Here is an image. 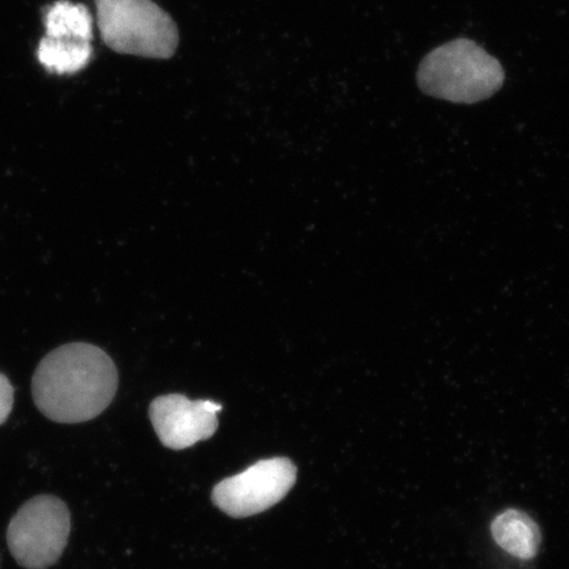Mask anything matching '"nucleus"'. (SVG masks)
Masks as SVG:
<instances>
[{"label": "nucleus", "instance_id": "1", "mask_svg": "<svg viewBox=\"0 0 569 569\" xmlns=\"http://www.w3.org/2000/svg\"><path fill=\"white\" fill-rule=\"evenodd\" d=\"M117 390L116 365L101 348L88 343L56 348L32 379L36 407L57 423L91 421L110 407Z\"/></svg>", "mask_w": 569, "mask_h": 569}, {"label": "nucleus", "instance_id": "2", "mask_svg": "<svg viewBox=\"0 0 569 569\" xmlns=\"http://www.w3.org/2000/svg\"><path fill=\"white\" fill-rule=\"evenodd\" d=\"M501 63L472 40L458 39L427 54L418 69L427 96L453 103H478L501 89Z\"/></svg>", "mask_w": 569, "mask_h": 569}, {"label": "nucleus", "instance_id": "3", "mask_svg": "<svg viewBox=\"0 0 569 569\" xmlns=\"http://www.w3.org/2000/svg\"><path fill=\"white\" fill-rule=\"evenodd\" d=\"M99 31L122 54L169 59L178 46L172 18L152 0H96Z\"/></svg>", "mask_w": 569, "mask_h": 569}, {"label": "nucleus", "instance_id": "4", "mask_svg": "<svg viewBox=\"0 0 569 569\" xmlns=\"http://www.w3.org/2000/svg\"><path fill=\"white\" fill-rule=\"evenodd\" d=\"M70 511L54 496L42 495L27 501L7 530L12 557L26 569H47L59 561L68 546Z\"/></svg>", "mask_w": 569, "mask_h": 569}, {"label": "nucleus", "instance_id": "5", "mask_svg": "<svg viewBox=\"0 0 569 569\" xmlns=\"http://www.w3.org/2000/svg\"><path fill=\"white\" fill-rule=\"evenodd\" d=\"M297 481V467L287 458L260 460L244 472L212 489V502L227 516L246 518L262 513L283 500Z\"/></svg>", "mask_w": 569, "mask_h": 569}, {"label": "nucleus", "instance_id": "6", "mask_svg": "<svg viewBox=\"0 0 569 569\" xmlns=\"http://www.w3.org/2000/svg\"><path fill=\"white\" fill-rule=\"evenodd\" d=\"M222 408L210 400L191 401L182 395H167L156 398L149 407V417L163 446L184 450L216 433Z\"/></svg>", "mask_w": 569, "mask_h": 569}, {"label": "nucleus", "instance_id": "7", "mask_svg": "<svg viewBox=\"0 0 569 569\" xmlns=\"http://www.w3.org/2000/svg\"><path fill=\"white\" fill-rule=\"evenodd\" d=\"M496 543L519 559L536 557L540 545V531L533 519L523 511L510 509L496 517L492 523Z\"/></svg>", "mask_w": 569, "mask_h": 569}, {"label": "nucleus", "instance_id": "8", "mask_svg": "<svg viewBox=\"0 0 569 569\" xmlns=\"http://www.w3.org/2000/svg\"><path fill=\"white\" fill-rule=\"evenodd\" d=\"M38 57L41 66L57 74H71L88 67L92 57L90 42L44 38L40 41Z\"/></svg>", "mask_w": 569, "mask_h": 569}, {"label": "nucleus", "instance_id": "9", "mask_svg": "<svg viewBox=\"0 0 569 569\" xmlns=\"http://www.w3.org/2000/svg\"><path fill=\"white\" fill-rule=\"evenodd\" d=\"M47 36L52 39H68L90 42L92 17L87 6L60 0L49 7L46 13Z\"/></svg>", "mask_w": 569, "mask_h": 569}, {"label": "nucleus", "instance_id": "10", "mask_svg": "<svg viewBox=\"0 0 569 569\" xmlns=\"http://www.w3.org/2000/svg\"><path fill=\"white\" fill-rule=\"evenodd\" d=\"M13 408V388L7 377L0 373V426L10 417Z\"/></svg>", "mask_w": 569, "mask_h": 569}]
</instances>
